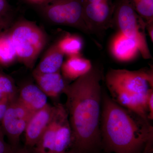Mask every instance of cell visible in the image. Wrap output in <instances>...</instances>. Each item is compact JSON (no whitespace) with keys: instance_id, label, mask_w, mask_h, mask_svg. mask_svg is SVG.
<instances>
[{"instance_id":"cell-1","label":"cell","mask_w":153,"mask_h":153,"mask_svg":"<svg viewBox=\"0 0 153 153\" xmlns=\"http://www.w3.org/2000/svg\"><path fill=\"white\" fill-rule=\"evenodd\" d=\"M102 71H90L66 86V108L72 132L71 153H100Z\"/></svg>"},{"instance_id":"cell-2","label":"cell","mask_w":153,"mask_h":153,"mask_svg":"<svg viewBox=\"0 0 153 153\" xmlns=\"http://www.w3.org/2000/svg\"><path fill=\"white\" fill-rule=\"evenodd\" d=\"M139 115L120 105L102 91L100 132L105 153H137L153 138V128Z\"/></svg>"},{"instance_id":"cell-3","label":"cell","mask_w":153,"mask_h":153,"mask_svg":"<svg viewBox=\"0 0 153 153\" xmlns=\"http://www.w3.org/2000/svg\"><path fill=\"white\" fill-rule=\"evenodd\" d=\"M105 78L113 100L149 120L147 100L153 90L152 68L137 71L112 68Z\"/></svg>"},{"instance_id":"cell-4","label":"cell","mask_w":153,"mask_h":153,"mask_svg":"<svg viewBox=\"0 0 153 153\" xmlns=\"http://www.w3.org/2000/svg\"><path fill=\"white\" fill-rule=\"evenodd\" d=\"M9 33L17 60L27 68H33L47 44L46 34L36 24L26 20L17 22Z\"/></svg>"},{"instance_id":"cell-5","label":"cell","mask_w":153,"mask_h":153,"mask_svg":"<svg viewBox=\"0 0 153 153\" xmlns=\"http://www.w3.org/2000/svg\"><path fill=\"white\" fill-rule=\"evenodd\" d=\"M113 23L118 32L136 43L140 53L145 59L152 58L144 33L146 23L135 10L128 0H116Z\"/></svg>"},{"instance_id":"cell-6","label":"cell","mask_w":153,"mask_h":153,"mask_svg":"<svg viewBox=\"0 0 153 153\" xmlns=\"http://www.w3.org/2000/svg\"><path fill=\"white\" fill-rule=\"evenodd\" d=\"M83 0H47L38 5L43 16L52 25L71 27L90 33L83 17Z\"/></svg>"},{"instance_id":"cell-7","label":"cell","mask_w":153,"mask_h":153,"mask_svg":"<svg viewBox=\"0 0 153 153\" xmlns=\"http://www.w3.org/2000/svg\"><path fill=\"white\" fill-rule=\"evenodd\" d=\"M19 100L10 102L2 120L3 132L7 137L12 148L17 150L20 136L25 131L28 122L33 115Z\"/></svg>"},{"instance_id":"cell-8","label":"cell","mask_w":153,"mask_h":153,"mask_svg":"<svg viewBox=\"0 0 153 153\" xmlns=\"http://www.w3.org/2000/svg\"><path fill=\"white\" fill-rule=\"evenodd\" d=\"M114 4L111 1L83 3V17L91 34L100 36L112 27Z\"/></svg>"},{"instance_id":"cell-9","label":"cell","mask_w":153,"mask_h":153,"mask_svg":"<svg viewBox=\"0 0 153 153\" xmlns=\"http://www.w3.org/2000/svg\"><path fill=\"white\" fill-rule=\"evenodd\" d=\"M54 111L55 106L47 104L30 118L25 131V145L27 149H33L37 144L52 120Z\"/></svg>"},{"instance_id":"cell-10","label":"cell","mask_w":153,"mask_h":153,"mask_svg":"<svg viewBox=\"0 0 153 153\" xmlns=\"http://www.w3.org/2000/svg\"><path fill=\"white\" fill-rule=\"evenodd\" d=\"M33 74L38 87L47 96L55 98L64 93L68 85L60 71L41 73L34 70Z\"/></svg>"},{"instance_id":"cell-11","label":"cell","mask_w":153,"mask_h":153,"mask_svg":"<svg viewBox=\"0 0 153 153\" xmlns=\"http://www.w3.org/2000/svg\"><path fill=\"white\" fill-rule=\"evenodd\" d=\"M111 50L117 60L123 62L134 60L140 53L135 42L120 32L113 38Z\"/></svg>"},{"instance_id":"cell-12","label":"cell","mask_w":153,"mask_h":153,"mask_svg":"<svg viewBox=\"0 0 153 153\" xmlns=\"http://www.w3.org/2000/svg\"><path fill=\"white\" fill-rule=\"evenodd\" d=\"M64 108L65 107L60 104L55 106L52 120L39 141L33 148V153H54L56 131L60 116Z\"/></svg>"},{"instance_id":"cell-13","label":"cell","mask_w":153,"mask_h":153,"mask_svg":"<svg viewBox=\"0 0 153 153\" xmlns=\"http://www.w3.org/2000/svg\"><path fill=\"white\" fill-rule=\"evenodd\" d=\"M19 100L30 111L35 113L46 106L47 96L38 85L28 83L23 86Z\"/></svg>"},{"instance_id":"cell-14","label":"cell","mask_w":153,"mask_h":153,"mask_svg":"<svg viewBox=\"0 0 153 153\" xmlns=\"http://www.w3.org/2000/svg\"><path fill=\"white\" fill-rule=\"evenodd\" d=\"M90 60L80 55L70 56L63 62L60 70L66 81H74L87 73L92 67Z\"/></svg>"},{"instance_id":"cell-15","label":"cell","mask_w":153,"mask_h":153,"mask_svg":"<svg viewBox=\"0 0 153 153\" xmlns=\"http://www.w3.org/2000/svg\"><path fill=\"white\" fill-rule=\"evenodd\" d=\"M64 56L57 44H53L47 49L34 70L41 73H53L60 71Z\"/></svg>"},{"instance_id":"cell-16","label":"cell","mask_w":153,"mask_h":153,"mask_svg":"<svg viewBox=\"0 0 153 153\" xmlns=\"http://www.w3.org/2000/svg\"><path fill=\"white\" fill-rule=\"evenodd\" d=\"M56 44L64 55L68 57L80 55L83 45V41L80 37L70 34L64 36Z\"/></svg>"},{"instance_id":"cell-17","label":"cell","mask_w":153,"mask_h":153,"mask_svg":"<svg viewBox=\"0 0 153 153\" xmlns=\"http://www.w3.org/2000/svg\"><path fill=\"white\" fill-rule=\"evenodd\" d=\"M17 59L16 53L9 32L0 33V64L8 66Z\"/></svg>"},{"instance_id":"cell-18","label":"cell","mask_w":153,"mask_h":153,"mask_svg":"<svg viewBox=\"0 0 153 153\" xmlns=\"http://www.w3.org/2000/svg\"><path fill=\"white\" fill-rule=\"evenodd\" d=\"M137 13L146 22H153V0H128Z\"/></svg>"},{"instance_id":"cell-19","label":"cell","mask_w":153,"mask_h":153,"mask_svg":"<svg viewBox=\"0 0 153 153\" xmlns=\"http://www.w3.org/2000/svg\"><path fill=\"white\" fill-rule=\"evenodd\" d=\"M16 88L13 82L7 75L0 73V100H14Z\"/></svg>"},{"instance_id":"cell-20","label":"cell","mask_w":153,"mask_h":153,"mask_svg":"<svg viewBox=\"0 0 153 153\" xmlns=\"http://www.w3.org/2000/svg\"><path fill=\"white\" fill-rule=\"evenodd\" d=\"M12 22L10 6L7 0H0V29H4Z\"/></svg>"},{"instance_id":"cell-21","label":"cell","mask_w":153,"mask_h":153,"mask_svg":"<svg viewBox=\"0 0 153 153\" xmlns=\"http://www.w3.org/2000/svg\"><path fill=\"white\" fill-rule=\"evenodd\" d=\"M16 151L10 145L6 142L4 140V134L0 128V153H15Z\"/></svg>"},{"instance_id":"cell-22","label":"cell","mask_w":153,"mask_h":153,"mask_svg":"<svg viewBox=\"0 0 153 153\" xmlns=\"http://www.w3.org/2000/svg\"><path fill=\"white\" fill-rule=\"evenodd\" d=\"M147 108L148 111V118L149 120H153V90H151L147 100Z\"/></svg>"},{"instance_id":"cell-23","label":"cell","mask_w":153,"mask_h":153,"mask_svg":"<svg viewBox=\"0 0 153 153\" xmlns=\"http://www.w3.org/2000/svg\"><path fill=\"white\" fill-rule=\"evenodd\" d=\"M10 102L7 99L0 100V122H1Z\"/></svg>"},{"instance_id":"cell-24","label":"cell","mask_w":153,"mask_h":153,"mask_svg":"<svg viewBox=\"0 0 153 153\" xmlns=\"http://www.w3.org/2000/svg\"><path fill=\"white\" fill-rule=\"evenodd\" d=\"M137 153H153V138L149 140L142 150Z\"/></svg>"},{"instance_id":"cell-25","label":"cell","mask_w":153,"mask_h":153,"mask_svg":"<svg viewBox=\"0 0 153 153\" xmlns=\"http://www.w3.org/2000/svg\"><path fill=\"white\" fill-rule=\"evenodd\" d=\"M146 27L147 29L149 36L151 38V41H153V22L146 25Z\"/></svg>"},{"instance_id":"cell-26","label":"cell","mask_w":153,"mask_h":153,"mask_svg":"<svg viewBox=\"0 0 153 153\" xmlns=\"http://www.w3.org/2000/svg\"><path fill=\"white\" fill-rule=\"evenodd\" d=\"M28 1L30 2L39 5L42 4V3L44 2L47 0H28Z\"/></svg>"},{"instance_id":"cell-27","label":"cell","mask_w":153,"mask_h":153,"mask_svg":"<svg viewBox=\"0 0 153 153\" xmlns=\"http://www.w3.org/2000/svg\"><path fill=\"white\" fill-rule=\"evenodd\" d=\"M15 153H30L28 150L27 148L26 149H17Z\"/></svg>"},{"instance_id":"cell-28","label":"cell","mask_w":153,"mask_h":153,"mask_svg":"<svg viewBox=\"0 0 153 153\" xmlns=\"http://www.w3.org/2000/svg\"><path fill=\"white\" fill-rule=\"evenodd\" d=\"M68 152V153H71L69 152Z\"/></svg>"},{"instance_id":"cell-29","label":"cell","mask_w":153,"mask_h":153,"mask_svg":"<svg viewBox=\"0 0 153 153\" xmlns=\"http://www.w3.org/2000/svg\"><path fill=\"white\" fill-rule=\"evenodd\" d=\"M65 153H68V152H66Z\"/></svg>"},{"instance_id":"cell-30","label":"cell","mask_w":153,"mask_h":153,"mask_svg":"<svg viewBox=\"0 0 153 153\" xmlns=\"http://www.w3.org/2000/svg\"></svg>"}]
</instances>
